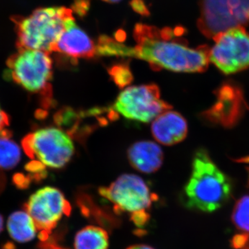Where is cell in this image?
Wrapping results in <instances>:
<instances>
[{
    "mask_svg": "<svg viewBox=\"0 0 249 249\" xmlns=\"http://www.w3.org/2000/svg\"><path fill=\"white\" fill-rule=\"evenodd\" d=\"M170 29L137 24L134 37L137 45L128 47L116 39L101 36L96 45L98 55L132 57L150 64L155 70H166L183 73H200L206 71L210 62V51L206 45L191 48L173 39Z\"/></svg>",
    "mask_w": 249,
    "mask_h": 249,
    "instance_id": "6da1fadb",
    "label": "cell"
},
{
    "mask_svg": "<svg viewBox=\"0 0 249 249\" xmlns=\"http://www.w3.org/2000/svg\"><path fill=\"white\" fill-rule=\"evenodd\" d=\"M231 192V182L227 175L206 150H198L193 158L191 177L183 190L187 207L214 212L227 202Z\"/></svg>",
    "mask_w": 249,
    "mask_h": 249,
    "instance_id": "7a4b0ae2",
    "label": "cell"
},
{
    "mask_svg": "<svg viewBox=\"0 0 249 249\" xmlns=\"http://www.w3.org/2000/svg\"><path fill=\"white\" fill-rule=\"evenodd\" d=\"M72 10L64 6L40 8L29 16L12 18L18 49L40 50L50 53L73 19Z\"/></svg>",
    "mask_w": 249,
    "mask_h": 249,
    "instance_id": "3957f363",
    "label": "cell"
},
{
    "mask_svg": "<svg viewBox=\"0 0 249 249\" xmlns=\"http://www.w3.org/2000/svg\"><path fill=\"white\" fill-rule=\"evenodd\" d=\"M100 196L110 201L116 213H127L138 227L150 220V211L156 196L140 177L124 174L109 186L99 189Z\"/></svg>",
    "mask_w": 249,
    "mask_h": 249,
    "instance_id": "277c9868",
    "label": "cell"
},
{
    "mask_svg": "<svg viewBox=\"0 0 249 249\" xmlns=\"http://www.w3.org/2000/svg\"><path fill=\"white\" fill-rule=\"evenodd\" d=\"M23 148L36 164L45 169H60L70 161L75 147L71 137L55 127H42L24 139Z\"/></svg>",
    "mask_w": 249,
    "mask_h": 249,
    "instance_id": "5b68a950",
    "label": "cell"
},
{
    "mask_svg": "<svg viewBox=\"0 0 249 249\" xmlns=\"http://www.w3.org/2000/svg\"><path fill=\"white\" fill-rule=\"evenodd\" d=\"M10 77L30 93L45 92L50 88L53 62L47 52L18 49L7 62Z\"/></svg>",
    "mask_w": 249,
    "mask_h": 249,
    "instance_id": "8992f818",
    "label": "cell"
},
{
    "mask_svg": "<svg viewBox=\"0 0 249 249\" xmlns=\"http://www.w3.org/2000/svg\"><path fill=\"white\" fill-rule=\"evenodd\" d=\"M198 28L209 38L249 22V0H200Z\"/></svg>",
    "mask_w": 249,
    "mask_h": 249,
    "instance_id": "52a82bcc",
    "label": "cell"
},
{
    "mask_svg": "<svg viewBox=\"0 0 249 249\" xmlns=\"http://www.w3.org/2000/svg\"><path fill=\"white\" fill-rule=\"evenodd\" d=\"M25 211L35 223L41 242H45L62 217L71 213V206L60 190L45 186L31 195Z\"/></svg>",
    "mask_w": 249,
    "mask_h": 249,
    "instance_id": "ba28073f",
    "label": "cell"
},
{
    "mask_svg": "<svg viewBox=\"0 0 249 249\" xmlns=\"http://www.w3.org/2000/svg\"><path fill=\"white\" fill-rule=\"evenodd\" d=\"M114 109L129 120L148 123L172 106L160 98V88L155 84L142 85L126 88L120 93Z\"/></svg>",
    "mask_w": 249,
    "mask_h": 249,
    "instance_id": "9c48e42d",
    "label": "cell"
},
{
    "mask_svg": "<svg viewBox=\"0 0 249 249\" xmlns=\"http://www.w3.org/2000/svg\"><path fill=\"white\" fill-rule=\"evenodd\" d=\"M213 39L210 61L221 71L229 75L249 68V33L244 27L229 29Z\"/></svg>",
    "mask_w": 249,
    "mask_h": 249,
    "instance_id": "30bf717a",
    "label": "cell"
},
{
    "mask_svg": "<svg viewBox=\"0 0 249 249\" xmlns=\"http://www.w3.org/2000/svg\"><path fill=\"white\" fill-rule=\"evenodd\" d=\"M53 52L73 58H91L96 55V45L88 34L76 25L73 18L67 23Z\"/></svg>",
    "mask_w": 249,
    "mask_h": 249,
    "instance_id": "8fae6325",
    "label": "cell"
},
{
    "mask_svg": "<svg viewBox=\"0 0 249 249\" xmlns=\"http://www.w3.org/2000/svg\"><path fill=\"white\" fill-rule=\"evenodd\" d=\"M151 132L157 142L164 145H173L186 139L188 124L181 114L169 109L153 120Z\"/></svg>",
    "mask_w": 249,
    "mask_h": 249,
    "instance_id": "7c38bea8",
    "label": "cell"
},
{
    "mask_svg": "<svg viewBox=\"0 0 249 249\" xmlns=\"http://www.w3.org/2000/svg\"><path fill=\"white\" fill-rule=\"evenodd\" d=\"M131 165L142 173H155L161 167L163 153L160 145L150 141H142L131 145L127 150Z\"/></svg>",
    "mask_w": 249,
    "mask_h": 249,
    "instance_id": "4fadbf2b",
    "label": "cell"
},
{
    "mask_svg": "<svg viewBox=\"0 0 249 249\" xmlns=\"http://www.w3.org/2000/svg\"><path fill=\"white\" fill-rule=\"evenodd\" d=\"M7 229L11 237L20 243L32 240L37 232L35 223L26 211L11 214L8 219Z\"/></svg>",
    "mask_w": 249,
    "mask_h": 249,
    "instance_id": "5bb4252c",
    "label": "cell"
},
{
    "mask_svg": "<svg viewBox=\"0 0 249 249\" xmlns=\"http://www.w3.org/2000/svg\"><path fill=\"white\" fill-rule=\"evenodd\" d=\"M108 246L107 232L100 227H85L75 237V249H107Z\"/></svg>",
    "mask_w": 249,
    "mask_h": 249,
    "instance_id": "9a60e30c",
    "label": "cell"
},
{
    "mask_svg": "<svg viewBox=\"0 0 249 249\" xmlns=\"http://www.w3.org/2000/svg\"><path fill=\"white\" fill-rule=\"evenodd\" d=\"M23 146L3 132L0 134V169H14L22 159Z\"/></svg>",
    "mask_w": 249,
    "mask_h": 249,
    "instance_id": "2e32d148",
    "label": "cell"
},
{
    "mask_svg": "<svg viewBox=\"0 0 249 249\" xmlns=\"http://www.w3.org/2000/svg\"><path fill=\"white\" fill-rule=\"evenodd\" d=\"M232 222L237 230L244 235L241 236L242 243H245L249 235V196L240 198L236 202L232 214ZM241 243V245L242 244Z\"/></svg>",
    "mask_w": 249,
    "mask_h": 249,
    "instance_id": "e0dca14e",
    "label": "cell"
},
{
    "mask_svg": "<svg viewBox=\"0 0 249 249\" xmlns=\"http://www.w3.org/2000/svg\"><path fill=\"white\" fill-rule=\"evenodd\" d=\"M109 73L116 84L121 87L128 84L132 79V73L127 65H116L111 69Z\"/></svg>",
    "mask_w": 249,
    "mask_h": 249,
    "instance_id": "ac0fdd59",
    "label": "cell"
},
{
    "mask_svg": "<svg viewBox=\"0 0 249 249\" xmlns=\"http://www.w3.org/2000/svg\"><path fill=\"white\" fill-rule=\"evenodd\" d=\"M7 122V116L0 106V134L4 132V127H6Z\"/></svg>",
    "mask_w": 249,
    "mask_h": 249,
    "instance_id": "d6986e66",
    "label": "cell"
},
{
    "mask_svg": "<svg viewBox=\"0 0 249 249\" xmlns=\"http://www.w3.org/2000/svg\"><path fill=\"white\" fill-rule=\"evenodd\" d=\"M41 249H67L65 248H63V247H60L56 244L53 243V242H49V241H47V242H42V245H41Z\"/></svg>",
    "mask_w": 249,
    "mask_h": 249,
    "instance_id": "ffe728a7",
    "label": "cell"
},
{
    "mask_svg": "<svg viewBox=\"0 0 249 249\" xmlns=\"http://www.w3.org/2000/svg\"><path fill=\"white\" fill-rule=\"evenodd\" d=\"M154 249L152 248L151 247H149L147 245H137L132 246V247H129L128 249Z\"/></svg>",
    "mask_w": 249,
    "mask_h": 249,
    "instance_id": "44dd1931",
    "label": "cell"
},
{
    "mask_svg": "<svg viewBox=\"0 0 249 249\" xmlns=\"http://www.w3.org/2000/svg\"><path fill=\"white\" fill-rule=\"evenodd\" d=\"M88 0H75V4L80 5L84 4V3L87 2Z\"/></svg>",
    "mask_w": 249,
    "mask_h": 249,
    "instance_id": "7402d4cb",
    "label": "cell"
},
{
    "mask_svg": "<svg viewBox=\"0 0 249 249\" xmlns=\"http://www.w3.org/2000/svg\"><path fill=\"white\" fill-rule=\"evenodd\" d=\"M3 223H4V220H3V218L1 217V215H0V232H1L3 229Z\"/></svg>",
    "mask_w": 249,
    "mask_h": 249,
    "instance_id": "603a6c76",
    "label": "cell"
},
{
    "mask_svg": "<svg viewBox=\"0 0 249 249\" xmlns=\"http://www.w3.org/2000/svg\"><path fill=\"white\" fill-rule=\"evenodd\" d=\"M4 249H15V247H14V245L9 244V245L5 246Z\"/></svg>",
    "mask_w": 249,
    "mask_h": 249,
    "instance_id": "cb8c5ba5",
    "label": "cell"
},
{
    "mask_svg": "<svg viewBox=\"0 0 249 249\" xmlns=\"http://www.w3.org/2000/svg\"><path fill=\"white\" fill-rule=\"evenodd\" d=\"M103 1H106V2L109 3H116L120 1L121 0H103Z\"/></svg>",
    "mask_w": 249,
    "mask_h": 249,
    "instance_id": "d4e9b609",
    "label": "cell"
},
{
    "mask_svg": "<svg viewBox=\"0 0 249 249\" xmlns=\"http://www.w3.org/2000/svg\"><path fill=\"white\" fill-rule=\"evenodd\" d=\"M246 162H247V163H249V159L248 160H246Z\"/></svg>",
    "mask_w": 249,
    "mask_h": 249,
    "instance_id": "484cf974",
    "label": "cell"
}]
</instances>
